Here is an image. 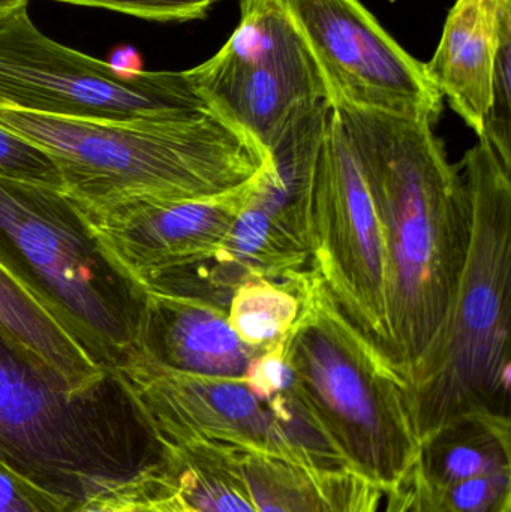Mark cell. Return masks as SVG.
Wrapping results in <instances>:
<instances>
[{
    "label": "cell",
    "mask_w": 511,
    "mask_h": 512,
    "mask_svg": "<svg viewBox=\"0 0 511 512\" xmlns=\"http://www.w3.org/2000/svg\"><path fill=\"white\" fill-rule=\"evenodd\" d=\"M330 101L294 120L269 149L251 200L228 234L227 251L242 267L282 280L311 267L315 170Z\"/></svg>",
    "instance_id": "obj_12"
},
{
    "label": "cell",
    "mask_w": 511,
    "mask_h": 512,
    "mask_svg": "<svg viewBox=\"0 0 511 512\" xmlns=\"http://www.w3.org/2000/svg\"><path fill=\"white\" fill-rule=\"evenodd\" d=\"M285 279L300 298L299 318L284 337L290 396L348 468L390 492L420 459L407 385L312 265Z\"/></svg>",
    "instance_id": "obj_5"
},
{
    "label": "cell",
    "mask_w": 511,
    "mask_h": 512,
    "mask_svg": "<svg viewBox=\"0 0 511 512\" xmlns=\"http://www.w3.org/2000/svg\"><path fill=\"white\" fill-rule=\"evenodd\" d=\"M0 107L119 122L188 119L212 110L188 72L120 77L107 62L48 38L27 8L0 20Z\"/></svg>",
    "instance_id": "obj_7"
},
{
    "label": "cell",
    "mask_w": 511,
    "mask_h": 512,
    "mask_svg": "<svg viewBox=\"0 0 511 512\" xmlns=\"http://www.w3.org/2000/svg\"><path fill=\"white\" fill-rule=\"evenodd\" d=\"M29 0H0V20L20 11V9L27 8Z\"/></svg>",
    "instance_id": "obj_30"
},
{
    "label": "cell",
    "mask_w": 511,
    "mask_h": 512,
    "mask_svg": "<svg viewBox=\"0 0 511 512\" xmlns=\"http://www.w3.org/2000/svg\"><path fill=\"white\" fill-rule=\"evenodd\" d=\"M228 324L251 348L281 342L299 318L300 298L291 280L251 279L240 283L227 306Z\"/></svg>",
    "instance_id": "obj_20"
},
{
    "label": "cell",
    "mask_w": 511,
    "mask_h": 512,
    "mask_svg": "<svg viewBox=\"0 0 511 512\" xmlns=\"http://www.w3.org/2000/svg\"><path fill=\"white\" fill-rule=\"evenodd\" d=\"M420 468L438 489L511 471V420L495 414L461 418L420 445Z\"/></svg>",
    "instance_id": "obj_17"
},
{
    "label": "cell",
    "mask_w": 511,
    "mask_h": 512,
    "mask_svg": "<svg viewBox=\"0 0 511 512\" xmlns=\"http://www.w3.org/2000/svg\"><path fill=\"white\" fill-rule=\"evenodd\" d=\"M509 23L511 0H458L434 57L425 63L432 83L477 137L483 134L495 56Z\"/></svg>",
    "instance_id": "obj_15"
},
{
    "label": "cell",
    "mask_w": 511,
    "mask_h": 512,
    "mask_svg": "<svg viewBox=\"0 0 511 512\" xmlns=\"http://www.w3.org/2000/svg\"><path fill=\"white\" fill-rule=\"evenodd\" d=\"M257 512H380L386 492L354 469L225 447Z\"/></svg>",
    "instance_id": "obj_16"
},
{
    "label": "cell",
    "mask_w": 511,
    "mask_h": 512,
    "mask_svg": "<svg viewBox=\"0 0 511 512\" xmlns=\"http://www.w3.org/2000/svg\"><path fill=\"white\" fill-rule=\"evenodd\" d=\"M239 26L227 44L189 69L215 113L257 138L267 152L288 126L326 101L314 57L279 0H240Z\"/></svg>",
    "instance_id": "obj_10"
},
{
    "label": "cell",
    "mask_w": 511,
    "mask_h": 512,
    "mask_svg": "<svg viewBox=\"0 0 511 512\" xmlns=\"http://www.w3.org/2000/svg\"><path fill=\"white\" fill-rule=\"evenodd\" d=\"M162 445L114 373L75 387L0 327V462L74 508L143 480Z\"/></svg>",
    "instance_id": "obj_2"
},
{
    "label": "cell",
    "mask_w": 511,
    "mask_h": 512,
    "mask_svg": "<svg viewBox=\"0 0 511 512\" xmlns=\"http://www.w3.org/2000/svg\"><path fill=\"white\" fill-rule=\"evenodd\" d=\"M0 126L48 153L62 191L83 203L216 197L254 179L270 158L257 138L213 110L119 122L0 107Z\"/></svg>",
    "instance_id": "obj_4"
},
{
    "label": "cell",
    "mask_w": 511,
    "mask_h": 512,
    "mask_svg": "<svg viewBox=\"0 0 511 512\" xmlns=\"http://www.w3.org/2000/svg\"><path fill=\"white\" fill-rule=\"evenodd\" d=\"M257 176L233 191L200 200L83 203L68 198L105 254L140 283L150 274L215 255L251 200Z\"/></svg>",
    "instance_id": "obj_13"
},
{
    "label": "cell",
    "mask_w": 511,
    "mask_h": 512,
    "mask_svg": "<svg viewBox=\"0 0 511 512\" xmlns=\"http://www.w3.org/2000/svg\"><path fill=\"white\" fill-rule=\"evenodd\" d=\"M459 168L471 203L467 258L446 319L405 381L420 445L470 415L510 417L511 162L480 137Z\"/></svg>",
    "instance_id": "obj_3"
},
{
    "label": "cell",
    "mask_w": 511,
    "mask_h": 512,
    "mask_svg": "<svg viewBox=\"0 0 511 512\" xmlns=\"http://www.w3.org/2000/svg\"><path fill=\"white\" fill-rule=\"evenodd\" d=\"M0 265L107 370L134 349L147 291L62 189L0 177Z\"/></svg>",
    "instance_id": "obj_6"
},
{
    "label": "cell",
    "mask_w": 511,
    "mask_h": 512,
    "mask_svg": "<svg viewBox=\"0 0 511 512\" xmlns=\"http://www.w3.org/2000/svg\"><path fill=\"white\" fill-rule=\"evenodd\" d=\"M108 66L123 78H134L143 74L144 62L137 48L132 45H119L111 51Z\"/></svg>",
    "instance_id": "obj_29"
},
{
    "label": "cell",
    "mask_w": 511,
    "mask_h": 512,
    "mask_svg": "<svg viewBox=\"0 0 511 512\" xmlns=\"http://www.w3.org/2000/svg\"><path fill=\"white\" fill-rule=\"evenodd\" d=\"M54 2L108 9V11L150 21H188L203 18L218 0H54Z\"/></svg>",
    "instance_id": "obj_24"
},
{
    "label": "cell",
    "mask_w": 511,
    "mask_h": 512,
    "mask_svg": "<svg viewBox=\"0 0 511 512\" xmlns=\"http://www.w3.org/2000/svg\"><path fill=\"white\" fill-rule=\"evenodd\" d=\"M0 177L62 189L53 159L44 150L0 126Z\"/></svg>",
    "instance_id": "obj_22"
},
{
    "label": "cell",
    "mask_w": 511,
    "mask_h": 512,
    "mask_svg": "<svg viewBox=\"0 0 511 512\" xmlns=\"http://www.w3.org/2000/svg\"><path fill=\"white\" fill-rule=\"evenodd\" d=\"M132 351L176 372L242 379L263 349L251 348L236 336L222 304L147 292Z\"/></svg>",
    "instance_id": "obj_14"
},
{
    "label": "cell",
    "mask_w": 511,
    "mask_h": 512,
    "mask_svg": "<svg viewBox=\"0 0 511 512\" xmlns=\"http://www.w3.org/2000/svg\"><path fill=\"white\" fill-rule=\"evenodd\" d=\"M317 63L330 102L434 125L444 98L359 0H279Z\"/></svg>",
    "instance_id": "obj_11"
},
{
    "label": "cell",
    "mask_w": 511,
    "mask_h": 512,
    "mask_svg": "<svg viewBox=\"0 0 511 512\" xmlns=\"http://www.w3.org/2000/svg\"><path fill=\"white\" fill-rule=\"evenodd\" d=\"M242 382L263 402L290 390L293 372L288 366L284 339L252 358Z\"/></svg>",
    "instance_id": "obj_25"
},
{
    "label": "cell",
    "mask_w": 511,
    "mask_h": 512,
    "mask_svg": "<svg viewBox=\"0 0 511 512\" xmlns=\"http://www.w3.org/2000/svg\"><path fill=\"white\" fill-rule=\"evenodd\" d=\"M480 137L488 138L498 153L511 162V23L504 27L495 56L491 104Z\"/></svg>",
    "instance_id": "obj_21"
},
{
    "label": "cell",
    "mask_w": 511,
    "mask_h": 512,
    "mask_svg": "<svg viewBox=\"0 0 511 512\" xmlns=\"http://www.w3.org/2000/svg\"><path fill=\"white\" fill-rule=\"evenodd\" d=\"M113 372L162 447L207 442L324 463L323 439L285 394L263 402L242 379L176 372L135 351Z\"/></svg>",
    "instance_id": "obj_8"
},
{
    "label": "cell",
    "mask_w": 511,
    "mask_h": 512,
    "mask_svg": "<svg viewBox=\"0 0 511 512\" xmlns=\"http://www.w3.org/2000/svg\"><path fill=\"white\" fill-rule=\"evenodd\" d=\"M383 228L395 370L407 381L446 319L467 258L471 203L431 123L330 102Z\"/></svg>",
    "instance_id": "obj_1"
},
{
    "label": "cell",
    "mask_w": 511,
    "mask_h": 512,
    "mask_svg": "<svg viewBox=\"0 0 511 512\" xmlns=\"http://www.w3.org/2000/svg\"><path fill=\"white\" fill-rule=\"evenodd\" d=\"M140 492L153 512H192L158 477V469L140 481Z\"/></svg>",
    "instance_id": "obj_28"
},
{
    "label": "cell",
    "mask_w": 511,
    "mask_h": 512,
    "mask_svg": "<svg viewBox=\"0 0 511 512\" xmlns=\"http://www.w3.org/2000/svg\"><path fill=\"white\" fill-rule=\"evenodd\" d=\"M384 512H455L443 490L423 474L419 462L395 489L386 493Z\"/></svg>",
    "instance_id": "obj_27"
},
{
    "label": "cell",
    "mask_w": 511,
    "mask_h": 512,
    "mask_svg": "<svg viewBox=\"0 0 511 512\" xmlns=\"http://www.w3.org/2000/svg\"><path fill=\"white\" fill-rule=\"evenodd\" d=\"M158 477L192 512H257L224 445H165Z\"/></svg>",
    "instance_id": "obj_19"
},
{
    "label": "cell",
    "mask_w": 511,
    "mask_h": 512,
    "mask_svg": "<svg viewBox=\"0 0 511 512\" xmlns=\"http://www.w3.org/2000/svg\"><path fill=\"white\" fill-rule=\"evenodd\" d=\"M311 265L348 321L395 369L383 228L359 155L332 104L315 170Z\"/></svg>",
    "instance_id": "obj_9"
},
{
    "label": "cell",
    "mask_w": 511,
    "mask_h": 512,
    "mask_svg": "<svg viewBox=\"0 0 511 512\" xmlns=\"http://www.w3.org/2000/svg\"><path fill=\"white\" fill-rule=\"evenodd\" d=\"M443 493L455 512H511V471L471 478Z\"/></svg>",
    "instance_id": "obj_23"
},
{
    "label": "cell",
    "mask_w": 511,
    "mask_h": 512,
    "mask_svg": "<svg viewBox=\"0 0 511 512\" xmlns=\"http://www.w3.org/2000/svg\"><path fill=\"white\" fill-rule=\"evenodd\" d=\"M0 462V512H77Z\"/></svg>",
    "instance_id": "obj_26"
},
{
    "label": "cell",
    "mask_w": 511,
    "mask_h": 512,
    "mask_svg": "<svg viewBox=\"0 0 511 512\" xmlns=\"http://www.w3.org/2000/svg\"><path fill=\"white\" fill-rule=\"evenodd\" d=\"M0 327L44 358L75 387L93 388L114 376L56 321L24 286L0 265Z\"/></svg>",
    "instance_id": "obj_18"
}]
</instances>
